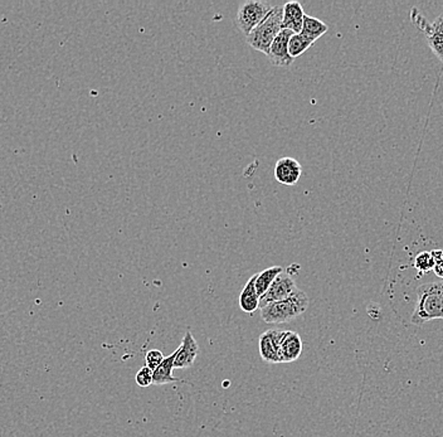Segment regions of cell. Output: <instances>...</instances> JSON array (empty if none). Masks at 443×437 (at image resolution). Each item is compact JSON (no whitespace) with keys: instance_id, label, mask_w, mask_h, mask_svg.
<instances>
[{"instance_id":"cell-1","label":"cell","mask_w":443,"mask_h":437,"mask_svg":"<svg viewBox=\"0 0 443 437\" xmlns=\"http://www.w3.org/2000/svg\"><path fill=\"white\" fill-rule=\"evenodd\" d=\"M309 306V298L302 290L297 289L288 299L271 303L261 308V317L267 324H285L305 313Z\"/></svg>"},{"instance_id":"cell-2","label":"cell","mask_w":443,"mask_h":437,"mask_svg":"<svg viewBox=\"0 0 443 437\" xmlns=\"http://www.w3.org/2000/svg\"><path fill=\"white\" fill-rule=\"evenodd\" d=\"M436 319L443 320V298L439 284L431 282L420 285L417 289V304L410 320L415 325L420 327Z\"/></svg>"},{"instance_id":"cell-3","label":"cell","mask_w":443,"mask_h":437,"mask_svg":"<svg viewBox=\"0 0 443 437\" xmlns=\"http://www.w3.org/2000/svg\"><path fill=\"white\" fill-rule=\"evenodd\" d=\"M282 21H283V6H273L270 14L264 19V22L259 24L251 32V35L246 37L248 45L256 51L268 56L273 40H276L277 35H280V32L283 29Z\"/></svg>"},{"instance_id":"cell-4","label":"cell","mask_w":443,"mask_h":437,"mask_svg":"<svg viewBox=\"0 0 443 437\" xmlns=\"http://www.w3.org/2000/svg\"><path fill=\"white\" fill-rule=\"evenodd\" d=\"M273 6L261 0H248L237 12L236 24L242 33L248 37L259 24L264 22Z\"/></svg>"},{"instance_id":"cell-5","label":"cell","mask_w":443,"mask_h":437,"mask_svg":"<svg viewBox=\"0 0 443 437\" xmlns=\"http://www.w3.org/2000/svg\"><path fill=\"white\" fill-rule=\"evenodd\" d=\"M283 330L271 329L261 334L259 342V356L270 364L282 363L281 339Z\"/></svg>"},{"instance_id":"cell-6","label":"cell","mask_w":443,"mask_h":437,"mask_svg":"<svg viewBox=\"0 0 443 437\" xmlns=\"http://www.w3.org/2000/svg\"><path fill=\"white\" fill-rule=\"evenodd\" d=\"M297 289L299 288L296 286L291 276H288L285 272H281L275 279V281L272 282L267 293L259 300V308H264L266 305L276 303L280 300L288 299V296H291Z\"/></svg>"},{"instance_id":"cell-7","label":"cell","mask_w":443,"mask_h":437,"mask_svg":"<svg viewBox=\"0 0 443 437\" xmlns=\"http://www.w3.org/2000/svg\"><path fill=\"white\" fill-rule=\"evenodd\" d=\"M295 33L288 29H282L276 40H273L268 53V61L277 67H290L294 64V58L288 53V42Z\"/></svg>"},{"instance_id":"cell-8","label":"cell","mask_w":443,"mask_h":437,"mask_svg":"<svg viewBox=\"0 0 443 437\" xmlns=\"http://www.w3.org/2000/svg\"><path fill=\"white\" fill-rule=\"evenodd\" d=\"M302 168L294 158H281L275 165V178L280 185H295L299 183Z\"/></svg>"},{"instance_id":"cell-9","label":"cell","mask_w":443,"mask_h":437,"mask_svg":"<svg viewBox=\"0 0 443 437\" xmlns=\"http://www.w3.org/2000/svg\"><path fill=\"white\" fill-rule=\"evenodd\" d=\"M198 353H199V345L194 339L193 334L187 332L182 345L177 349V356L174 359V368H190L196 362Z\"/></svg>"},{"instance_id":"cell-10","label":"cell","mask_w":443,"mask_h":437,"mask_svg":"<svg viewBox=\"0 0 443 437\" xmlns=\"http://www.w3.org/2000/svg\"><path fill=\"white\" fill-rule=\"evenodd\" d=\"M305 16L304 8L299 1H288L283 6L282 28L293 30L295 35H299L301 33Z\"/></svg>"},{"instance_id":"cell-11","label":"cell","mask_w":443,"mask_h":437,"mask_svg":"<svg viewBox=\"0 0 443 437\" xmlns=\"http://www.w3.org/2000/svg\"><path fill=\"white\" fill-rule=\"evenodd\" d=\"M302 339L299 334L290 330H283L281 339L282 363L295 362L301 357Z\"/></svg>"},{"instance_id":"cell-12","label":"cell","mask_w":443,"mask_h":437,"mask_svg":"<svg viewBox=\"0 0 443 437\" xmlns=\"http://www.w3.org/2000/svg\"><path fill=\"white\" fill-rule=\"evenodd\" d=\"M254 282H256V275L248 280L247 284L244 285V288L241 291L240 299H238V304H240L242 310L244 313H249V314L259 309V300H261L257 290H256Z\"/></svg>"},{"instance_id":"cell-13","label":"cell","mask_w":443,"mask_h":437,"mask_svg":"<svg viewBox=\"0 0 443 437\" xmlns=\"http://www.w3.org/2000/svg\"><path fill=\"white\" fill-rule=\"evenodd\" d=\"M177 356V351L172 356L164 358L160 366L153 373V385H161L177 382V378L173 375L174 359Z\"/></svg>"},{"instance_id":"cell-14","label":"cell","mask_w":443,"mask_h":437,"mask_svg":"<svg viewBox=\"0 0 443 437\" xmlns=\"http://www.w3.org/2000/svg\"><path fill=\"white\" fill-rule=\"evenodd\" d=\"M328 25L324 23L322 21H320V19L310 17V16H305L302 29H301V35H304L307 40H311L312 43H315L320 37H322L328 32Z\"/></svg>"},{"instance_id":"cell-15","label":"cell","mask_w":443,"mask_h":437,"mask_svg":"<svg viewBox=\"0 0 443 437\" xmlns=\"http://www.w3.org/2000/svg\"><path fill=\"white\" fill-rule=\"evenodd\" d=\"M281 272H283V269H282L281 266H273V267L266 269V270L262 271L261 274L256 275V282H254V285H256V290H257L259 298H262V296L267 293V290L270 289L272 282L275 281V279H276Z\"/></svg>"},{"instance_id":"cell-16","label":"cell","mask_w":443,"mask_h":437,"mask_svg":"<svg viewBox=\"0 0 443 437\" xmlns=\"http://www.w3.org/2000/svg\"><path fill=\"white\" fill-rule=\"evenodd\" d=\"M312 45L314 43L305 38L301 33L294 35L288 42V53L295 59V58L301 56L302 53H305Z\"/></svg>"},{"instance_id":"cell-17","label":"cell","mask_w":443,"mask_h":437,"mask_svg":"<svg viewBox=\"0 0 443 437\" xmlns=\"http://www.w3.org/2000/svg\"><path fill=\"white\" fill-rule=\"evenodd\" d=\"M435 266H436V261L430 251H423L415 256V269L420 271V274L431 272L435 270Z\"/></svg>"},{"instance_id":"cell-18","label":"cell","mask_w":443,"mask_h":437,"mask_svg":"<svg viewBox=\"0 0 443 437\" xmlns=\"http://www.w3.org/2000/svg\"><path fill=\"white\" fill-rule=\"evenodd\" d=\"M164 356H163V353L160 351H158V349H151V351H148L146 353V356H145V362H146V367L148 368L151 369L153 372L155 371L159 366H160L163 361H164Z\"/></svg>"},{"instance_id":"cell-19","label":"cell","mask_w":443,"mask_h":437,"mask_svg":"<svg viewBox=\"0 0 443 437\" xmlns=\"http://www.w3.org/2000/svg\"><path fill=\"white\" fill-rule=\"evenodd\" d=\"M427 42L433 53L443 62V35H427Z\"/></svg>"},{"instance_id":"cell-20","label":"cell","mask_w":443,"mask_h":437,"mask_svg":"<svg viewBox=\"0 0 443 437\" xmlns=\"http://www.w3.org/2000/svg\"><path fill=\"white\" fill-rule=\"evenodd\" d=\"M153 373L154 372L151 369L148 368L146 366L141 369H138L136 377H135V380H136L138 385H140V387H149L150 385H153Z\"/></svg>"},{"instance_id":"cell-21","label":"cell","mask_w":443,"mask_h":437,"mask_svg":"<svg viewBox=\"0 0 443 437\" xmlns=\"http://www.w3.org/2000/svg\"><path fill=\"white\" fill-rule=\"evenodd\" d=\"M433 255V259L436 261V266H435V272L438 277L443 279V251L442 250H436V251H431Z\"/></svg>"},{"instance_id":"cell-22","label":"cell","mask_w":443,"mask_h":437,"mask_svg":"<svg viewBox=\"0 0 443 437\" xmlns=\"http://www.w3.org/2000/svg\"><path fill=\"white\" fill-rule=\"evenodd\" d=\"M439 284V290H441V295H442L443 298V281L438 282Z\"/></svg>"}]
</instances>
